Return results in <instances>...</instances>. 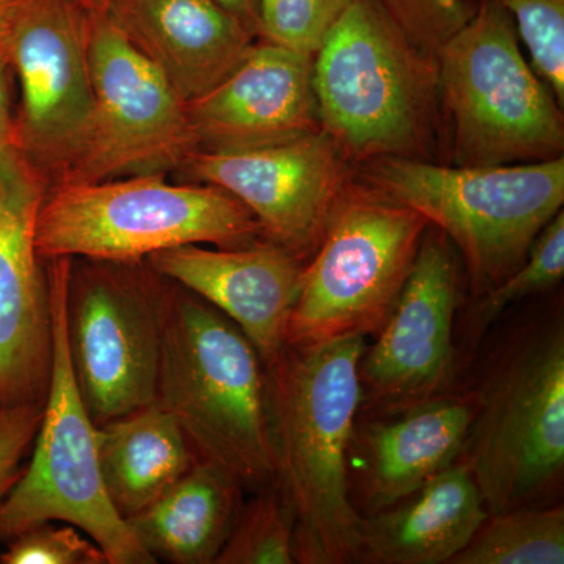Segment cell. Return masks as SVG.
I'll return each mask as SVG.
<instances>
[{
	"label": "cell",
	"instance_id": "4dcf8cb0",
	"mask_svg": "<svg viewBox=\"0 0 564 564\" xmlns=\"http://www.w3.org/2000/svg\"><path fill=\"white\" fill-rule=\"evenodd\" d=\"M11 63L9 55L0 54V148L14 141V115L11 110Z\"/></svg>",
	"mask_w": 564,
	"mask_h": 564
},
{
	"label": "cell",
	"instance_id": "ffe728a7",
	"mask_svg": "<svg viewBox=\"0 0 564 564\" xmlns=\"http://www.w3.org/2000/svg\"><path fill=\"white\" fill-rule=\"evenodd\" d=\"M488 516L469 469L452 464L402 502L362 518L355 563L451 564Z\"/></svg>",
	"mask_w": 564,
	"mask_h": 564
},
{
	"label": "cell",
	"instance_id": "5bb4252c",
	"mask_svg": "<svg viewBox=\"0 0 564 564\" xmlns=\"http://www.w3.org/2000/svg\"><path fill=\"white\" fill-rule=\"evenodd\" d=\"M340 151L328 133L239 151H196L180 172L231 193L263 237L296 258L314 254L343 195Z\"/></svg>",
	"mask_w": 564,
	"mask_h": 564
},
{
	"label": "cell",
	"instance_id": "8fae6325",
	"mask_svg": "<svg viewBox=\"0 0 564 564\" xmlns=\"http://www.w3.org/2000/svg\"><path fill=\"white\" fill-rule=\"evenodd\" d=\"M400 35L373 0H351L315 52L318 121L340 154L402 155L417 143L421 93Z\"/></svg>",
	"mask_w": 564,
	"mask_h": 564
},
{
	"label": "cell",
	"instance_id": "6da1fadb",
	"mask_svg": "<svg viewBox=\"0 0 564 564\" xmlns=\"http://www.w3.org/2000/svg\"><path fill=\"white\" fill-rule=\"evenodd\" d=\"M366 336L284 345L267 364L276 478L295 516L296 563H355L362 516L348 455L362 400Z\"/></svg>",
	"mask_w": 564,
	"mask_h": 564
},
{
	"label": "cell",
	"instance_id": "7a4b0ae2",
	"mask_svg": "<svg viewBox=\"0 0 564 564\" xmlns=\"http://www.w3.org/2000/svg\"><path fill=\"white\" fill-rule=\"evenodd\" d=\"M163 281L154 403L177 422L199 458L223 467L242 488H269L276 466L265 364L236 323Z\"/></svg>",
	"mask_w": 564,
	"mask_h": 564
},
{
	"label": "cell",
	"instance_id": "83f0119b",
	"mask_svg": "<svg viewBox=\"0 0 564 564\" xmlns=\"http://www.w3.org/2000/svg\"><path fill=\"white\" fill-rule=\"evenodd\" d=\"M3 564H109L101 547L77 527L41 524L9 541Z\"/></svg>",
	"mask_w": 564,
	"mask_h": 564
},
{
	"label": "cell",
	"instance_id": "8992f818",
	"mask_svg": "<svg viewBox=\"0 0 564 564\" xmlns=\"http://www.w3.org/2000/svg\"><path fill=\"white\" fill-rule=\"evenodd\" d=\"M441 51V91L454 124L456 166L562 158V106L527 63L514 22L499 3L481 0Z\"/></svg>",
	"mask_w": 564,
	"mask_h": 564
},
{
	"label": "cell",
	"instance_id": "7402d4cb",
	"mask_svg": "<svg viewBox=\"0 0 564 564\" xmlns=\"http://www.w3.org/2000/svg\"><path fill=\"white\" fill-rule=\"evenodd\" d=\"M96 445L107 497L124 521L172 488L199 458L158 403L96 425Z\"/></svg>",
	"mask_w": 564,
	"mask_h": 564
},
{
	"label": "cell",
	"instance_id": "3957f363",
	"mask_svg": "<svg viewBox=\"0 0 564 564\" xmlns=\"http://www.w3.org/2000/svg\"><path fill=\"white\" fill-rule=\"evenodd\" d=\"M259 237L261 225L231 193L152 174L50 185L35 243L43 262H144L181 245L243 247Z\"/></svg>",
	"mask_w": 564,
	"mask_h": 564
},
{
	"label": "cell",
	"instance_id": "484cf974",
	"mask_svg": "<svg viewBox=\"0 0 564 564\" xmlns=\"http://www.w3.org/2000/svg\"><path fill=\"white\" fill-rule=\"evenodd\" d=\"M514 22L533 69L564 102V0H494Z\"/></svg>",
	"mask_w": 564,
	"mask_h": 564
},
{
	"label": "cell",
	"instance_id": "1f68e13d",
	"mask_svg": "<svg viewBox=\"0 0 564 564\" xmlns=\"http://www.w3.org/2000/svg\"><path fill=\"white\" fill-rule=\"evenodd\" d=\"M29 0H0V54L9 55L14 28Z\"/></svg>",
	"mask_w": 564,
	"mask_h": 564
},
{
	"label": "cell",
	"instance_id": "30bf717a",
	"mask_svg": "<svg viewBox=\"0 0 564 564\" xmlns=\"http://www.w3.org/2000/svg\"><path fill=\"white\" fill-rule=\"evenodd\" d=\"M163 278L144 262L70 265L66 336L74 377L99 425L154 403Z\"/></svg>",
	"mask_w": 564,
	"mask_h": 564
},
{
	"label": "cell",
	"instance_id": "603a6c76",
	"mask_svg": "<svg viewBox=\"0 0 564 564\" xmlns=\"http://www.w3.org/2000/svg\"><path fill=\"white\" fill-rule=\"evenodd\" d=\"M563 508L519 507L489 514L451 564H563Z\"/></svg>",
	"mask_w": 564,
	"mask_h": 564
},
{
	"label": "cell",
	"instance_id": "e575fe53",
	"mask_svg": "<svg viewBox=\"0 0 564 564\" xmlns=\"http://www.w3.org/2000/svg\"><path fill=\"white\" fill-rule=\"evenodd\" d=\"M0 411H2V410H0Z\"/></svg>",
	"mask_w": 564,
	"mask_h": 564
},
{
	"label": "cell",
	"instance_id": "4316f807",
	"mask_svg": "<svg viewBox=\"0 0 564 564\" xmlns=\"http://www.w3.org/2000/svg\"><path fill=\"white\" fill-rule=\"evenodd\" d=\"M351 0H258L259 33L265 41L314 57Z\"/></svg>",
	"mask_w": 564,
	"mask_h": 564
},
{
	"label": "cell",
	"instance_id": "7c38bea8",
	"mask_svg": "<svg viewBox=\"0 0 564 564\" xmlns=\"http://www.w3.org/2000/svg\"><path fill=\"white\" fill-rule=\"evenodd\" d=\"M20 82L14 143L47 182L79 150L93 106L88 9L80 0H29L10 43Z\"/></svg>",
	"mask_w": 564,
	"mask_h": 564
},
{
	"label": "cell",
	"instance_id": "ba28073f",
	"mask_svg": "<svg viewBox=\"0 0 564 564\" xmlns=\"http://www.w3.org/2000/svg\"><path fill=\"white\" fill-rule=\"evenodd\" d=\"M88 55L90 120L54 184L180 172L198 151L185 102L104 9H88Z\"/></svg>",
	"mask_w": 564,
	"mask_h": 564
},
{
	"label": "cell",
	"instance_id": "52a82bcc",
	"mask_svg": "<svg viewBox=\"0 0 564 564\" xmlns=\"http://www.w3.org/2000/svg\"><path fill=\"white\" fill-rule=\"evenodd\" d=\"M430 223L383 193L340 195L302 284L285 345L378 333L411 272Z\"/></svg>",
	"mask_w": 564,
	"mask_h": 564
},
{
	"label": "cell",
	"instance_id": "9a60e30c",
	"mask_svg": "<svg viewBox=\"0 0 564 564\" xmlns=\"http://www.w3.org/2000/svg\"><path fill=\"white\" fill-rule=\"evenodd\" d=\"M458 302L455 259L443 236L426 234L395 304L359 377L386 410H406L433 399L454 367V321Z\"/></svg>",
	"mask_w": 564,
	"mask_h": 564
},
{
	"label": "cell",
	"instance_id": "2e32d148",
	"mask_svg": "<svg viewBox=\"0 0 564 564\" xmlns=\"http://www.w3.org/2000/svg\"><path fill=\"white\" fill-rule=\"evenodd\" d=\"M198 151H239L322 131L313 57L280 44H252L206 95L185 104Z\"/></svg>",
	"mask_w": 564,
	"mask_h": 564
},
{
	"label": "cell",
	"instance_id": "d6986e66",
	"mask_svg": "<svg viewBox=\"0 0 564 564\" xmlns=\"http://www.w3.org/2000/svg\"><path fill=\"white\" fill-rule=\"evenodd\" d=\"M475 413L477 404L467 399H430L391 422L366 426L355 466L367 510L402 502L455 464Z\"/></svg>",
	"mask_w": 564,
	"mask_h": 564
},
{
	"label": "cell",
	"instance_id": "d4e9b609",
	"mask_svg": "<svg viewBox=\"0 0 564 564\" xmlns=\"http://www.w3.org/2000/svg\"><path fill=\"white\" fill-rule=\"evenodd\" d=\"M564 276V214L563 209L544 226L527 252L524 261L508 274L485 299L475 306L467 318V336L481 333L513 303L521 302L534 293L549 291L562 282Z\"/></svg>",
	"mask_w": 564,
	"mask_h": 564
},
{
	"label": "cell",
	"instance_id": "44dd1931",
	"mask_svg": "<svg viewBox=\"0 0 564 564\" xmlns=\"http://www.w3.org/2000/svg\"><path fill=\"white\" fill-rule=\"evenodd\" d=\"M242 489L223 467L198 458L172 488L126 522L155 562L212 564L242 507Z\"/></svg>",
	"mask_w": 564,
	"mask_h": 564
},
{
	"label": "cell",
	"instance_id": "836d02e7",
	"mask_svg": "<svg viewBox=\"0 0 564 564\" xmlns=\"http://www.w3.org/2000/svg\"><path fill=\"white\" fill-rule=\"evenodd\" d=\"M87 9H104L109 0H80Z\"/></svg>",
	"mask_w": 564,
	"mask_h": 564
},
{
	"label": "cell",
	"instance_id": "d6a6232c",
	"mask_svg": "<svg viewBox=\"0 0 564 564\" xmlns=\"http://www.w3.org/2000/svg\"><path fill=\"white\" fill-rule=\"evenodd\" d=\"M214 2L239 18L252 33H259L258 0H214Z\"/></svg>",
	"mask_w": 564,
	"mask_h": 564
},
{
	"label": "cell",
	"instance_id": "4fadbf2b",
	"mask_svg": "<svg viewBox=\"0 0 564 564\" xmlns=\"http://www.w3.org/2000/svg\"><path fill=\"white\" fill-rule=\"evenodd\" d=\"M47 187L14 141L0 148V410L43 403L50 386L51 293L35 243Z\"/></svg>",
	"mask_w": 564,
	"mask_h": 564
},
{
	"label": "cell",
	"instance_id": "5b68a950",
	"mask_svg": "<svg viewBox=\"0 0 564 564\" xmlns=\"http://www.w3.org/2000/svg\"><path fill=\"white\" fill-rule=\"evenodd\" d=\"M378 192L433 223L462 251L478 291L513 273L564 203V155L497 166H440L384 155Z\"/></svg>",
	"mask_w": 564,
	"mask_h": 564
},
{
	"label": "cell",
	"instance_id": "e0dca14e",
	"mask_svg": "<svg viewBox=\"0 0 564 564\" xmlns=\"http://www.w3.org/2000/svg\"><path fill=\"white\" fill-rule=\"evenodd\" d=\"M144 262L236 323L265 366L284 347L304 269L291 251L270 240L231 248L192 243Z\"/></svg>",
	"mask_w": 564,
	"mask_h": 564
},
{
	"label": "cell",
	"instance_id": "f546056e",
	"mask_svg": "<svg viewBox=\"0 0 564 564\" xmlns=\"http://www.w3.org/2000/svg\"><path fill=\"white\" fill-rule=\"evenodd\" d=\"M43 403L18 404L0 411V499L20 477L22 459L29 455L39 432Z\"/></svg>",
	"mask_w": 564,
	"mask_h": 564
},
{
	"label": "cell",
	"instance_id": "cb8c5ba5",
	"mask_svg": "<svg viewBox=\"0 0 564 564\" xmlns=\"http://www.w3.org/2000/svg\"><path fill=\"white\" fill-rule=\"evenodd\" d=\"M295 516L276 485L240 507L215 564H292Z\"/></svg>",
	"mask_w": 564,
	"mask_h": 564
},
{
	"label": "cell",
	"instance_id": "9c48e42d",
	"mask_svg": "<svg viewBox=\"0 0 564 564\" xmlns=\"http://www.w3.org/2000/svg\"><path fill=\"white\" fill-rule=\"evenodd\" d=\"M464 466L489 514L529 507L564 469V334H540L505 361L470 425Z\"/></svg>",
	"mask_w": 564,
	"mask_h": 564
},
{
	"label": "cell",
	"instance_id": "f1b7e54d",
	"mask_svg": "<svg viewBox=\"0 0 564 564\" xmlns=\"http://www.w3.org/2000/svg\"><path fill=\"white\" fill-rule=\"evenodd\" d=\"M397 31L447 40L469 20L474 10L463 0H373ZM443 41V43H444Z\"/></svg>",
	"mask_w": 564,
	"mask_h": 564
},
{
	"label": "cell",
	"instance_id": "277c9868",
	"mask_svg": "<svg viewBox=\"0 0 564 564\" xmlns=\"http://www.w3.org/2000/svg\"><path fill=\"white\" fill-rule=\"evenodd\" d=\"M73 259L47 261L52 369L31 463L0 499V541L47 522L77 527L109 564H152L131 527L115 510L99 469L96 425L82 400L66 336V295Z\"/></svg>",
	"mask_w": 564,
	"mask_h": 564
},
{
	"label": "cell",
	"instance_id": "ac0fdd59",
	"mask_svg": "<svg viewBox=\"0 0 564 564\" xmlns=\"http://www.w3.org/2000/svg\"><path fill=\"white\" fill-rule=\"evenodd\" d=\"M104 10L185 104L220 84L254 44L214 0H109Z\"/></svg>",
	"mask_w": 564,
	"mask_h": 564
}]
</instances>
